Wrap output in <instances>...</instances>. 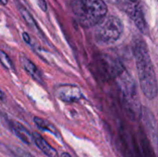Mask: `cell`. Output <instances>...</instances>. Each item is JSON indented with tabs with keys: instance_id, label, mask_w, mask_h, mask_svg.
Returning a JSON list of instances; mask_svg holds the SVG:
<instances>
[{
	"instance_id": "ac0fdd59",
	"label": "cell",
	"mask_w": 158,
	"mask_h": 157,
	"mask_svg": "<svg viewBox=\"0 0 158 157\" xmlns=\"http://www.w3.org/2000/svg\"><path fill=\"white\" fill-rule=\"evenodd\" d=\"M38 3H39L40 7H41L44 11H45V10H46V4H45V1H44V0H38Z\"/></svg>"
},
{
	"instance_id": "ffe728a7",
	"label": "cell",
	"mask_w": 158,
	"mask_h": 157,
	"mask_svg": "<svg viewBox=\"0 0 158 157\" xmlns=\"http://www.w3.org/2000/svg\"><path fill=\"white\" fill-rule=\"evenodd\" d=\"M61 157H71V155L69 153H62Z\"/></svg>"
},
{
	"instance_id": "603a6c76",
	"label": "cell",
	"mask_w": 158,
	"mask_h": 157,
	"mask_svg": "<svg viewBox=\"0 0 158 157\" xmlns=\"http://www.w3.org/2000/svg\"><path fill=\"white\" fill-rule=\"evenodd\" d=\"M157 1H158V0H157Z\"/></svg>"
},
{
	"instance_id": "44dd1931",
	"label": "cell",
	"mask_w": 158,
	"mask_h": 157,
	"mask_svg": "<svg viewBox=\"0 0 158 157\" xmlns=\"http://www.w3.org/2000/svg\"><path fill=\"white\" fill-rule=\"evenodd\" d=\"M0 100H4V93L0 90Z\"/></svg>"
},
{
	"instance_id": "d6986e66",
	"label": "cell",
	"mask_w": 158,
	"mask_h": 157,
	"mask_svg": "<svg viewBox=\"0 0 158 157\" xmlns=\"http://www.w3.org/2000/svg\"><path fill=\"white\" fill-rule=\"evenodd\" d=\"M22 36H23L24 41H25L27 43H31V37H30V35H29L27 32H23Z\"/></svg>"
},
{
	"instance_id": "30bf717a",
	"label": "cell",
	"mask_w": 158,
	"mask_h": 157,
	"mask_svg": "<svg viewBox=\"0 0 158 157\" xmlns=\"http://www.w3.org/2000/svg\"><path fill=\"white\" fill-rule=\"evenodd\" d=\"M33 142L36 144V146L48 157H57L58 154L56 149H54L39 133L33 132L32 133Z\"/></svg>"
},
{
	"instance_id": "3957f363",
	"label": "cell",
	"mask_w": 158,
	"mask_h": 157,
	"mask_svg": "<svg viewBox=\"0 0 158 157\" xmlns=\"http://www.w3.org/2000/svg\"><path fill=\"white\" fill-rule=\"evenodd\" d=\"M123 31V24L116 16L105 17L95 29V40L100 44H111L117 42Z\"/></svg>"
},
{
	"instance_id": "52a82bcc",
	"label": "cell",
	"mask_w": 158,
	"mask_h": 157,
	"mask_svg": "<svg viewBox=\"0 0 158 157\" xmlns=\"http://www.w3.org/2000/svg\"><path fill=\"white\" fill-rule=\"evenodd\" d=\"M56 96L62 102L71 104L76 103L83 98L81 89L72 84H63L56 89Z\"/></svg>"
},
{
	"instance_id": "7a4b0ae2",
	"label": "cell",
	"mask_w": 158,
	"mask_h": 157,
	"mask_svg": "<svg viewBox=\"0 0 158 157\" xmlns=\"http://www.w3.org/2000/svg\"><path fill=\"white\" fill-rule=\"evenodd\" d=\"M70 6L76 19L84 28L96 26L107 11L103 0H72Z\"/></svg>"
},
{
	"instance_id": "7c38bea8",
	"label": "cell",
	"mask_w": 158,
	"mask_h": 157,
	"mask_svg": "<svg viewBox=\"0 0 158 157\" xmlns=\"http://www.w3.org/2000/svg\"><path fill=\"white\" fill-rule=\"evenodd\" d=\"M142 114H143V118L144 119L147 130L152 134L154 140H157V134H156L157 128H156V123L155 118L153 117V114L147 108H143Z\"/></svg>"
},
{
	"instance_id": "9c48e42d",
	"label": "cell",
	"mask_w": 158,
	"mask_h": 157,
	"mask_svg": "<svg viewBox=\"0 0 158 157\" xmlns=\"http://www.w3.org/2000/svg\"><path fill=\"white\" fill-rule=\"evenodd\" d=\"M20 64L23 68V69L34 80L36 81L38 83H43L44 80H43V75L41 73V71L39 70V68L31 61V59H29L28 57H26L25 56H20Z\"/></svg>"
},
{
	"instance_id": "9a60e30c",
	"label": "cell",
	"mask_w": 158,
	"mask_h": 157,
	"mask_svg": "<svg viewBox=\"0 0 158 157\" xmlns=\"http://www.w3.org/2000/svg\"><path fill=\"white\" fill-rule=\"evenodd\" d=\"M20 13H21V16L23 17V19L26 20V22H27L30 26H31V27H35V26H36V23H35L33 18H32L31 15L27 11L26 8H24V7L21 6V7H20Z\"/></svg>"
},
{
	"instance_id": "2e32d148",
	"label": "cell",
	"mask_w": 158,
	"mask_h": 157,
	"mask_svg": "<svg viewBox=\"0 0 158 157\" xmlns=\"http://www.w3.org/2000/svg\"><path fill=\"white\" fill-rule=\"evenodd\" d=\"M14 154L16 155L17 157H33L31 154H29L25 151H22L19 148H16V150L14 151Z\"/></svg>"
},
{
	"instance_id": "4fadbf2b",
	"label": "cell",
	"mask_w": 158,
	"mask_h": 157,
	"mask_svg": "<svg viewBox=\"0 0 158 157\" xmlns=\"http://www.w3.org/2000/svg\"><path fill=\"white\" fill-rule=\"evenodd\" d=\"M33 122L38 127V129H40L42 130H44V131H49V132H51L52 134H54L56 136L59 135V133H58L57 130L55 128V126L53 124H51L49 121H47L46 119L41 118L39 117H34L33 118Z\"/></svg>"
},
{
	"instance_id": "277c9868",
	"label": "cell",
	"mask_w": 158,
	"mask_h": 157,
	"mask_svg": "<svg viewBox=\"0 0 158 157\" xmlns=\"http://www.w3.org/2000/svg\"><path fill=\"white\" fill-rule=\"evenodd\" d=\"M96 72L103 81L117 80L126 69L122 63L112 56L102 54L95 59Z\"/></svg>"
},
{
	"instance_id": "e0dca14e",
	"label": "cell",
	"mask_w": 158,
	"mask_h": 157,
	"mask_svg": "<svg viewBox=\"0 0 158 157\" xmlns=\"http://www.w3.org/2000/svg\"><path fill=\"white\" fill-rule=\"evenodd\" d=\"M104 2H108L112 4H119V3H127L130 0H103Z\"/></svg>"
},
{
	"instance_id": "6da1fadb",
	"label": "cell",
	"mask_w": 158,
	"mask_h": 157,
	"mask_svg": "<svg viewBox=\"0 0 158 157\" xmlns=\"http://www.w3.org/2000/svg\"><path fill=\"white\" fill-rule=\"evenodd\" d=\"M133 55L141 89L147 99L153 100L158 93L157 79L147 45L143 40L138 39L135 41Z\"/></svg>"
},
{
	"instance_id": "ba28073f",
	"label": "cell",
	"mask_w": 158,
	"mask_h": 157,
	"mask_svg": "<svg viewBox=\"0 0 158 157\" xmlns=\"http://www.w3.org/2000/svg\"><path fill=\"white\" fill-rule=\"evenodd\" d=\"M135 140L139 157H156L155 152L151 145V142L145 134L141 132L139 134V138Z\"/></svg>"
},
{
	"instance_id": "8992f818",
	"label": "cell",
	"mask_w": 158,
	"mask_h": 157,
	"mask_svg": "<svg viewBox=\"0 0 158 157\" xmlns=\"http://www.w3.org/2000/svg\"><path fill=\"white\" fill-rule=\"evenodd\" d=\"M126 4V11L142 32H146L148 28L144 19L143 10L140 0H130Z\"/></svg>"
},
{
	"instance_id": "5bb4252c",
	"label": "cell",
	"mask_w": 158,
	"mask_h": 157,
	"mask_svg": "<svg viewBox=\"0 0 158 157\" xmlns=\"http://www.w3.org/2000/svg\"><path fill=\"white\" fill-rule=\"evenodd\" d=\"M0 63L6 69H9V70H14L15 69V65L12 62L11 58L8 56V55L6 52H4L1 49H0Z\"/></svg>"
},
{
	"instance_id": "7402d4cb",
	"label": "cell",
	"mask_w": 158,
	"mask_h": 157,
	"mask_svg": "<svg viewBox=\"0 0 158 157\" xmlns=\"http://www.w3.org/2000/svg\"><path fill=\"white\" fill-rule=\"evenodd\" d=\"M0 2H1L3 5H6V4H7V0H0Z\"/></svg>"
},
{
	"instance_id": "8fae6325",
	"label": "cell",
	"mask_w": 158,
	"mask_h": 157,
	"mask_svg": "<svg viewBox=\"0 0 158 157\" xmlns=\"http://www.w3.org/2000/svg\"><path fill=\"white\" fill-rule=\"evenodd\" d=\"M11 128L13 132L15 133V135L20 140L22 141L24 143L30 145L31 144V143L33 142V138H32V134H31V132L20 123L17 122V121H13L11 122Z\"/></svg>"
},
{
	"instance_id": "5b68a950",
	"label": "cell",
	"mask_w": 158,
	"mask_h": 157,
	"mask_svg": "<svg viewBox=\"0 0 158 157\" xmlns=\"http://www.w3.org/2000/svg\"><path fill=\"white\" fill-rule=\"evenodd\" d=\"M117 80L119 81V88L127 108L133 115L136 113H141L140 103L137 95V88L131 76L125 70Z\"/></svg>"
}]
</instances>
